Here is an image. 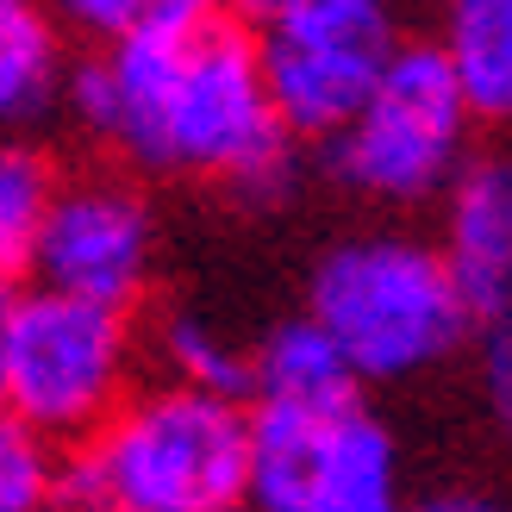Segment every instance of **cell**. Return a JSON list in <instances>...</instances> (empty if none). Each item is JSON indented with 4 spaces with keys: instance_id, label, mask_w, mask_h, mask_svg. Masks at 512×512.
Instances as JSON below:
<instances>
[{
    "instance_id": "obj_1",
    "label": "cell",
    "mask_w": 512,
    "mask_h": 512,
    "mask_svg": "<svg viewBox=\"0 0 512 512\" xmlns=\"http://www.w3.org/2000/svg\"><path fill=\"white\" fill-rule=\"evenodd\" d=\"M69 113L163 175H213L238 200L288 188V132L269 107L256 38L213 0H150L144 19L69 75Z\"/></svg>"
},
{
    "instance_id": "obj_2",
    "label": "cell",
    "mask_w": 512,
    "mask_h": 512,
    "mask_svg": "<svg viewBox=\"0 0 512 512\" xmlns=\"http://www.w3.org/2000/svg\"><path fill=\"white\" fill-rule=\"evenodd\" d=\"M250 469V413L225 394L150 388L57 475L50 512H238Z\"/></svg>"
},
{
    "instance_id": "obj_3",
    "label": "cell",
    "mask_w": 512,
    "mask_h": 512,
    "mask_svg": "<svg viewBox=\"0 0 512 512\" xmlns=\"http://www.w3.org/2000/svg\"><path fill=\"white\" fill-rule=\"evenodd\" d=\"M306 319L344 350L356 381H413L475 325L444 256L400 232L331 244L306 281Z\"/></svg>"
},
{
    "instance_id": "obj_4",
    "label": "cell",
    "mask_w": 512,
    "mask_h": 512,
    "mask_svg": "<svg viewBox=\"0 0 512 512\" xmlns=\"http://www.w3.org/2000/svg\"><path fill=\"white\" fill-rule=\"evenodd\" d=\"M7 388L0 413L57 438H94L119 413L132 375V319L125 306L32 288L7 306Z\"/></svg>"
},
{
    "instance_id": "obj_5",
    "label": "cell",
    "mask_w": 512,
    "mask_h": 512,
    "mask_svg": "<svg viewBox=\"0 0 512 512\" xmlns=\"http://www.w3.org/2000/svg\"><path fill=\"white\" fill-rule=\"evenodd\" d=\"M469 163V107L438 44H394L369 100L331 138V175L381 207H413Z\"/></svg>"
},
{
    "instance_id": "obj_6",
    "label": "cell",
    "mask_w": 512,
    "mask_h": 512,
    "mask_svg": "<svg viewBox=\"0 0 512 512\" xmlns=\"http://www.w3.org/2000/svg\"><path fill=\"white\" fill-rule=\"evenodd\" d=\"M250 512H406L394 431L363 406L344 413H250Z\"/></svg>"
},
{
    "instance_id": "obj_7",
    "label": "cell",
    "mask_w": 512,
    "mask_h": 512,
    "mask_svg": "<svg viewBox=\"0 0 512 512\" xmlns=\"http://www.w3.org/2000/svg\"><path fill=\"white\" fill-rule=\"evenodd\" d=\"M150 244H157V225H150L144 194L113 182V175H88V182L50 194V213L38 225L25 269L50 294L132 306L150 281Z\"/></svg>"
},
{
    "instance_id": "obj_8",
    "label": "cell",
    "mask_w": 512,
    "mask_h": 512,
    "mask_svg": "<svg viewBox=\"0 0 512 512\" xmlns=\"http://www.w3.org/2000/svg\"><path fill=\"white\" fill-rule=\"evenodd\" d=\"M394 32H331V25H263V88L288 138H338L369 100Z\"/></svg>"
},
{
    "instance_id": "obj_9",
    "label": "cell",
    "mask_w": 512,
    "mask_h": 512,
    "mask_svg": "<svg viewBox=\"0 0 512 512\" xmlns=\"http://www.w3.org/2000/svg\"><path fill=\"white\" fill-rule=\"evenodd\" d=\"M444 269L475 319L512 313V144L456 169L444 188Z\"/></svg>"
},
{
    "instance_id": "obj_10",
    "label": "cell",
    "mask_w": 512,
    "mask_h": 512,
    "mask_svg": "<svg viewBox=\"0 0 512 512\" xmlns=\"http://www.w3.org/2000/svg\"><path fill=\"white\" fill-rule=\"evenodd\" d=\"M356 388L363 381L350 375L344 350L313 319L275 325L250 356V394L256 406H275V413H306V419L344 413V406H356Z\"/></svg>"
},
{
    "instance_id": "obj_11",
    "label": "cell",
    "mask_w": 512,
    "mask_h": 512,
    "mask_svg": "<svg viewBox=\"0 0 512 512\" xmlns=\"http://www.w3.org/2000/svg\"><path fill=\"white\" fill-rule=\"evenodd\" d=\"M444 63L469 119L512 125V0H444Z\"/></svg>"
},
{
    "instance_id": "obj_12",
    "label": "cell",
    "mask_w": 512,
    "mask_h": 512,
    "mask_svg": "<svg viewBox=\"0 0 512 512\" xmlns=\"http://www.w3.org/2000/svg\"><path fill=\"white\" fill-rule=\"evenodd\" d=\"M57 100V25L44 0H0V125H38Z\"/></svg>"
},
{
    "instance_id": "obj_13",
    "label": "cell",
    "mask_w": 512,
    "mask_h": 512,
    "mask_svg": "<svg viewBox=\"0 0 512 512\" xmlns=\"http://www.w3.org/2000/svg\"><path fill=\"white\" fill-rule=\"evenodd\" d=\"M157 350H163V363H169V375H175V388L225 394V400L250 394V356L225 338L213 319H200V313H169L163 331H157Z\"/></svg>"
},
{
    "instance_id": "obj_14",
    "label": "cell",
    "mask_w": 512,
    "mask_h": 512,
    "mask_svg": "<svg viewBox=\"0 0 512 512\" xmlns=\"http://www.w3.org/2000/svg\"><path fill=\"white\" fill-rule=\"evenodd\" d=\"M50 194H57V175H50V163L38 150L0 144V281L32 263V244H38V225L50 213Z\"/></svg>"
},
{
    "instance_id": "obj_15",
    "label": "cell",
    "mask_w": 512,
    "mask_h": 512,
    "mask_svg": "<svg viewBox=\"0 0 512 512\" xmlns=\"http://www.w3.org/2000/svg\"><path fill=\"white\" fill-rule=\"evenodd\" d=\"M57 444L25 419L0 413V512H50L57 500Z\"/></svg>"
},
{
    "instance_id": "obj_16",
    "label": "cell",
    "mask_w": 512,
    "mask_h": 512,
    "mask_svg": "<svg viewBox=\"0 0 512 512\" xmlns=\"http://www.w3.org/2000/svg\"><path fill=\"white\" fill-rule=\"evenodd\" d=\"M481 406L512 450V313L481 319Z\"/></svg>"
},
{
    "instance_id": "obj_17",
    "label": "cell",
    "mask_w": 512,
    "mask_h": 512,
    "mask_svg": "<svg viewBox=\"0 0 512 512\" xmlns=\"http://www.w3.org/2000/svg\"><path fill=\"white\" fill-rule=\"evenodd\" d=\"M263 25H331V32H394L388 0H281Z\"/></svg>"
},
{
    "instance_id": "obj_18",
    "label": "cell",
    "mask_w": 512,
    "mask_h": 512,
    "mask_svg": "<svg viewBox=\"0 0 512 512\" xmlns=\"http://www.w3.org/2000/svg\"><path fill=\"white\" fill-rule=\"evenodd\" d=\"M144 7L150 0H44L50 25H69V32L100 38V44H119L144 19Z\"/></svg>"
},
{
    "instance_id": "obj_19",
    "label": "cell",
    "mask_w": 512,
    "mask_h": 512,
    "mask_svg": "<svg viewBox=\"0 0 512 512\" xmlns=\"http://www.w3.org/2000/svg\"><path fill=\"white\" fill-rule=\"evenodd\" d=\"M406 512H506L494 494H475V488H444V494H425Z\"/></svg>"
},
{
    "instance_id": "obj_20",
    "label": "cell",
    "mask_w": 512,
    "mask_h": 512,
    "mask_svg": "<svg viewBox=\"0 0 512 512\" xmlns=\"http://www.w3.org/2000/svg\"><path fill=\"white\" fill-rule=\"evenodd\" d=\"M7 306H13V294H7V281H0V350H7ZM0 388H7V363H0Z\"/></svg>"
},
{
    "instance_id": "obj_21",
    "label": "cell",
    "mask_w": 512,
    "mask_h": 512,
    "mask_svg": "<svg viewBox=\"0 0 512 512\" xmlns=\"http://www.w3.org/2000/svg\"><path fill=\"white\" fill-rule=\"evenodd\" d=\"M281 7V0H238V13H250V19H269Z\"/></svg>"
}]
</instances>
